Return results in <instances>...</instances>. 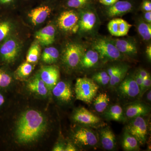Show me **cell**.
Returning a JSON list of instances; mask_svg holds the SVG:
<instances>
[{"label":"cell","instance_id":"d6a6232c","mask_svg":"<svg viewBox=\"0 0 151 151\" xmlns=\"http://www.w3.org/2000/svg\"><path fill=\"white\" fill-rule=\"evenodd\" d=\"M92 79L97 84L106 85L110 83V77L107 72L103 71L95 73L93 76Z\"/></svg>","mask_w":151,"mask_h":151},{"label":"cell","instance_id":"8fae6325","mask_svg":"<svg viewBox=\"0 0 151 151\" xmlns=\"http://www.w3.org/2000/svg\"><path fill=\"white\" fill-rule=\"evenodd\" d=\"M39 76L49 90H51L59 80V70L55 66H45L41 70Z\"/></svg>","mask_w":151,"mask_h":151},{"label":"cell","instance_id":"9a60e30c","mask_svg":"<svg viewBox=\"0 0 151 151\" xmlns=\"http://www.w3.org/2000/svg\"><path fill=\"white\" fill-rule=\"evenodd\" d=\"M55 29L51 25L43 27L35 34L36 39L42 45H48L53 43L55 39Z\"/></svg>","mask_w":151,"mask_h":151},{"label":"cell","instance_id":"83f0119b","mask_svg":"<svg viewBox=\"0 0 151 151\" xmlns=\"http://www.w3.org/2000/svg\"><path fill=\"white\" fill-rule=\"evenodd\" d=\"M12 78L4 68L0 66V89L4 90L12 84Z\"/></svg>","mask_w":151,"mask_h":151},{"label":"cell","instance_id":"277c9868","mask_svg":"<svg viewBox=\"0 0 151 151\" xmlns=\"http://www.w3.org/2000/svg\"><path fill=\"white\" fill-rule=\"evenodd\" d=\"M84 53V47L81 45L69 43L66 45L63 51V60L68 67L74 68L79 65Z\"/></svg>","mask_w":151,"mask_h":151},{"label":"cell","instance_id":"e0dca14e","mask_svg":"<svg viewBox=\"0 0 151 151\" xmlns=\"http://www.w3.org/2000/svg\"><path fill=\"white\" fill-rule=\"evenodd\" d=\"M100 141L102 147L105 150H111L116 147V136L109 127L101 130Z\"/></svg>","mask_w":151,"mask_h":151},{"label":"cell","instance_id":"f546056e","mask_svg":"<svg viewBox=\"0 0 151 151\" xmlns=\"http://www.w3.org/2000/svg\"><path fill=\"white\" fill-rule=\"evenodd\" d=\"M137 30L139 34L144 40L148 41L151 39V23L141 22L138 25Z\"/></svg>","mask_w":151,"mask_h":151},{"label":"cell","instance_id":"3957f363","mask_svg":"<svg viewBox=\"0 0 151 151\" xmlns=\"http://www.w3.org/2000/svg\"><path fill=\"white\" fill-rule=\"evenodd\" d=\"M93 47L98 52L101 59L114 60L121 58V53L114 44L106 40L100 39L95 41Z\"/></svg>","mask_w":151,"mask_h":151},{"label":"cell","instance_id":"f6af8a7d","mask_svg":"<svg viewBox=\"0 0 151 151\" xmlns=\"http://www.w3.org/2000/svg\"><path fill=\"white\" fill-rule=\"evenodd\" d=\"M145 19L147 22L151 23V11L146 12L144 15Z\"/></svg>","mask_w":151,"mask_h":151},{"label":"cell","instance_id":"d6986e66","mask_svg":"<svg viewBox=\"0 0 151 151\" xmlns=\"http://www.w3.org/2000/svg\"><path fill=\"white\" fill-rule=\"evenodd\" d=\"M149 112L147 105L141 103H135L128 105L126 110V116L129 119L145 116Z\"/></svg>","mask_w":151,"mask_h":151},{"label":"cell","instance_id":"ac0fdd59","mask_svg":"<svg viewBox=\"0 0 151 151\" xmlns=\"http://www.w3.org/2000/svg\"><path fill=\"white\" fill-rule=\"evenodd\" d=\"M97 18L94 12L89 11L84 12L78 20L79 29L85 32L91 30L94 27Z\"/></svg>","mask_w":151,"mask_h":151},{"label":"cell","instance_id":"8d00e7d4","mask_svg":"<svg viewBox=\"0 0 151 151\" xmlns=\"http://www.w3.org/2000/svg\"><path fill=\"white\" fill-rule=\"evenodd\" d=\"M120 67L121 66H113L108 68L107 73L110 76V78L119 70Z\"/></svg>","mask_w":151,"mask_h":151},{"label":"cell","instance_id":"f1b7e54d","mask_svg":"<svg viewBox=\"0 0 151 151\" xmlns=\"http://www.w3.org/2000/svg\"><path fill=\"white\" fill-rule=\"evenodd\" d=\"M12 30V24L9 21L0 20V44L8 38Z\"/></svg>","mask_w":151,"mask_h":151},{"label":"cell","instance_id":"1f68e13d","mask_svg":"<svg viewBox=\"0 0 151 151\" xmlns=\"http://www.w3.org/2000/svg\"><path fill=\"white\" fill-rule=\"evenodd\" d=\"M128 70L127 67H120L119 70L110 78V84L114 87L119 84L124 79Z\"/></svg>","mask_w":151,"mask_h":151},{"label":"cell","instance_id":"484cf974","mask_svg":"<svg viewBox=\"0 0 151 151\" xmlns=\"http://www.w3.org/2000/svg\"><path fill=\"white\" fill-rule=\"evenodd\" d=\"M105 116L110 120L120 122L122 121L124 117L123 109L119 105H112L105 113Z\"/></svg>","mask_w":151,"mask_h":151},{"label":"cell","instance_id":"30bf717a","mask_svg":"<svg viewBox=\"0 0 151 151\" xmlns=\"http://www.w3.org/2000/svg\"><path fill=\"white\" fill-rule=\"evenodd\" d=\"M119 84L118 91L124 97L135 98L141 94L140 89L134 78L128 77L122 80Z\"/></svg>","mask_w":151,"mask_h":151},{"label":"cell","instance_id":"7a4b0ae2","mask_svg":"<svg viewBox=\"0 0 151 151\" xmlns=\"http://www.w3.org/2000/svg\"><path fill=\"white\" fill-rule=\"evenodd\" d=\"M99 89V85L93 79L86 77L78 78L75 86L76 99L87 104H91Z\"/></svg>","mask_w":151,"mask_h":151},{"label":"cell","instance_id":"44dd1931","mask_svg":"<svg viewBox=\"0 0 151 151\" xmlns=\"http://www.w3.org/2000/svg\"><path fill=\"white\" fill-rule=\"evenodd\" d=\"M113 44L121 53L129 55L137 53V49L136 45L129 40L116 39L113 41Z\"/></svg>","mask_w":151,"mask_h":151},{"label":"cell","instance_id":"8992f818","mask_svg":"<svg viewBox=\"0 0 151 151\" xmlns=\"http://www.w3.org/2000/svg\"><path fill=\"white\" fill-rule=\"evenodd\" d=\"M126 127L127 132L138 141L139 144L144 145L147 140V125L146 120L142 116L133 118Z\"/></svg>","mask_w":151,"mask_h":151},{"label":"cell","instance_id":"52a82bcc","mask_svg":"<svg viewBox=\"0 0 151 151\" xmlns=\"http://www.w3.org/2000/svg\"><path fill=\"white\" fill-rule=\"evenodd\" d=\"M73 138L76 142L83 147H93L98 143L96 134L91 129L86 127L77 129L73 134Z\"/></svg>","mask_w":151,"mask_h":151},{"label":"cell","instance_id":"ee69618b","mask_svg":"<svg viewBox=\"0 0 151 151\" xmlns=\"http://www.w3.org/2000/svg\"><path fill=\"white\" fill-rule=\"evenodd\" d=\"M138 73L143 78V80L145 79L148 76L149 74H150L147 72V71H146L145 70H143V69H141V70H140Z\"/></svg>","mask_w":151,"mask_h":151},{"label":"cell","instance_id":"ba28073f","mask_svg":"<svg viewBox=\"0 0 151 151\" xmlns=\"http://www.w3.org/2000/svg\"><path fill=\"white\" fill-rule=\"evenodd\" d=\"M73 118L75 122L89 127H97L101 123L100 117L83 107L75 111Z\"/></svg>","mask_w":151,"mask_h":151},{"label":"cell","instance_id":"603a6c76","mask_svg":"<svg viewBox=\"0 0 151 151\" xmlns=\"http://www.w3.org/2000/svg\"><path fill=\"white\" fill-rule=\"evenodd\" d=\"M138 141L130 133L126 131L123 137L122 147L125 150H138L139 149Z\"/></svg>","mask_w":151,"mask_h":151},{"label":"cell","instance_id":"4316f807","mask_svg":"<svg viewBox=\"0 0 151 151\" xmlns=\"http://www.w3.org/2000/svg\"><path fill=\"white\" fill-rule=\"evenodd\" d=\"M40 53V47L39 43L35 42L29 50L26 56V62L35 63L37 62Z\"/></svg>","mask_w":151,"mask_h":151},{"label":"cell","instance_id":"b9f144b4","mask_svg":"<svg viewBox=\"0 0 151 151\" xmlns=\"http://www.w3.org/2000/svg\"><path fill=\"white\" fill-rule=\"evenodd\" d=\"M76 148L75 146L71 143H68L67 145L65 147V151H76Z\"/></svg>","mask_w":151,"mask_h":151},{"label":"cell","instance_id":"7bdbcfd3","mask_svg":"<svg viewBox=\"0 0 151 151\" xmlns=\"http://www.w3.org/2000/svg\"><path fill=\"white\" fill-rule=\"evenodd\" d=\"M53 151H65V147L61 144H58L55 146L52 150Z\"/></svg>","mask_w":151,"mask_h":151},{"label":"cell","instance_id":"836d02e7","mask_svg":"<svg viewBox=\"0 0 151 151\" xmlns=\"http://www.w3.org/2000/svg\"><path fill=\"white\" fill-rule=\"evenodd\" d=\"M90 1L91 0H67L66 5L72 8H81L88 4Z\"/></svg>","mask_w":151,"mask_h":151},{"label":"cell","instance_id":"f35d334b","mask_svg":"<svg viewBox=\"0 0 151 151\" xmlns=\"http://www.w3.org/2000/svg\"><path fill=\"white\" fill-rule=\"evenodd\" d=\"M15 0H0V8L8 6L13 4Z\"/></svg>","mask_w":151,"mask_h":151},{"label":"cell","instance_id":"7c38bea8","mask_svg":"<svg viewBox=\"0 0 151 151\" xmlns=\"http://www.w3.org/2000/svg\"><path fill=\"white\" fill-rule=\"evenodd\" d=\"M132 25L126 21L120 18L111 20L108 25V31L111 35L116 37L127 35Z\"/></svg>","mask_w":151,"mask_h":151},{"label":"cell","instance_id":"e575fe53","mask_svg":"<svg viewBox=\"0 0 151 151\" xmlns=\"http://www.w3.org/2000/svg\"><path fill=\"white\" fill-rule=\"evenodd\" d=\"M135 81L137 82V84L141 90V94L143 93L144 91V84H143V78L140 76L138 73L135 76L134 78Z\"/></svg>","mask_w":151,"mask_h":151},{"label":"cell","instance_id":"ffe728a7","mask_svg":"<svg viewBox=\"0 0 151 151\" xmlns=\"http://www.w3.org/2000/svg\"><path fill=\"white\" fill-rule=\"evenodd\" d=\"M27 88L30 92L41 96H45L48 93L49 89L39 75L29 81L27 84Z\"/></svg>","mask_w":151,"mask_h":151},{"label":"cell","instance_id":"5bb4252c","mask_svg":"<svg viewBox=\"0 0 151 151\" xmlns=\"http://www.w3.org/2000/svg\"><path fill=\"white\" fill-rule=\"evenodd\" d=\"M133 8V4L130 1H118L112 5L108 6L106 12L108 17H114L127 14L132 11Z\"/></svg>","mask_w":151,"mask_h":151},{"label":"cell","instance_id":"bcb514c9","mask_svg":"<svg viewBox=\"0 0 151 151\" xmlns=\"http://www.w3.org/2000/svg\"><path fill=\"white\" fill-rule=\"evenodd\" d=\"M146 53H147L149 59L150 60L151 59V46L150 45L147 47V49H146Z\"/></svg>","mask_w":151,"mask_h":151},{"label":"cell","instance_id":"9c48e42d","mask_svg":"<svg viewBox=\"0 0 151 151\" xmlns=\"http://www.w3.org/2000/svg\"><path fill=\"white\" fill-rule=\"evenodd\" d=\"M79 18L76 12L72 10L63 12L58 19V24L62 30L68 32L73 30L78 24Z\"/></svg>","mask_w":151,"mask_h":151},{"label":"cell","instance_id":"ab89813d","mask_svg":"<svg viewBox=\"0 0 151 151\" xmlns=\"http://www.w3.org/2000/svg\"><path fill=\"white\" fill-rule=\"evenodd\" d=\"M100 3L104 5L110 6L115 4L119 0H98Z\"/></svg>","mask_w":151,"mask_h":151},{"label":"cell","instance_id":"d590c367","mask_svg":"<svg viewBox=\"0 0 151 151\" xmlns=\"http://www.w3.org/2000/svg\"><path fill=\"white\" fill-rule=\"evenodd\" d=\"M142 8L145 12L151 11V3L150 1L145 0L143 2Z\"/></svg>","mask_w":151,"mask_h":151},{"label":"cell","instance_id":"4fadbf2b","mask_svg":"<svg viewBox=\"0 0 151 151\" xmlns=\"http://www.w3.org/2000/svg\"><path fill=\"white\" fill-rule=\"evenodd\" d=\"M52 90L55 97L62 102H69L73 97L70 85L65 81L58 82Z\"/></svg>","mask_w":151,"mask_h":151},{"label":"cell","instance_id":"2e32d148","mask_svg":"<svg viewBox=\"0 0 151 151\" xmlns=\"http://www.w3.org/2000/svg\"><path fill=\"white\" fill-rule=\"evenodd\" d=\"M51 12V9L48 6L42 5L32 9L28 16L33 24L36 25L45 22Z\"/></svg>","mask_w":151,"mask_h":151},{"label":"cell","instance_id":"cb8c5ba5","mask_svg":"<svg viewBox=\"0 0 151 151\" xmlns=\"http://www.w3.org/2000/svg\"><path fill=\"white\" fill-rule=\"evenodd\" d=\"M59 56L58 50L53 47L45 49L42 55V59L45 63L52 64L56 62Z\"/></svg>","mask_w":151,"mask_h":151},{"label":"cell","instance_id":"74e56055","mask_svg":"<svg viewBox=\"0 0 151 151\" xmlns=\"http://www.w3.org/2000/svg\"><path fill=\"white\" fill-rule=\"evenodd\" d=\"M143 84H144V90L145 89H149L151 86V78L150 74L148 76L143 80Z\"/></svg>","mask_w":151,"mask_h":151},{"label":"cell","instance_id":"5b68a950","mask_svg":"<svg viewBox=\"0 0 151 151\" xmlns=\"http://www.w3.org/2000/svg\"><path fill=\"white\" fill-rule=\"evenodd\" d=\"M20 47L15 40L8 38L0 44V62L9 64L14 62L18 55Z\"/></svg>","mask_w":151,"mask_h":151},{"label":"cell","instance_id":"6da1fadb","mask_svg":"<svg viewBox=\"0 0 151 151\" xmlns=\"http://www.w3.org/2000/svg\"><path fill=\"white\" fill-rule=\"evenodd\" d=\"M46 127V119L42 113L36 110H27L22 114L17 123V140L21 144L32 142L43 134Z\"/></svg>","mask_w":151,"mask_h":151},{"label":"cell","instance_id":"7402d4cb","mask_svg":"<svg viewBox=\"0 0 151 151\" xmlns=\"http://www.w3.org/2000/svg\"><path fill=\"white\" fill-rule=\"evenodd\" d=\"M99 58V55L96 50H88L84 52L79 65L84 69L91 68L97 64Z\"/></svg>","mask_w":151,"mask_h":151},{"label":"cell","instance_id":"7dc6e473","mask_svg":"<svg viewBox=\"0 0 151 151\" xmlns=\"http://www.w3.org/2000/svg\"><path fill=\"white\" fill-rule=\"evenodd\" d=\"M147 100H148L149 101L151 102V90H150V91L148 92V93L147 94Z\"/></svg>","mask_w":151,"mask_h":151},{"label":"cell","instance_id":"60d3db41","mask_svg":"<svg viewBox=\"0 0 151 151\" xmlns=\"http://www.w3.org/2000/svg\"><path fill=\"white\" fill-rule=\"evenodd\" d=\"M0 89V110L4 106L6 102L5 95Z\"/></svg>","mask_w":151,"mask_h":151},{"label":"cell","instance_id":"d4e9b609","mask_svg":"<svg viewBox=\"0 0 151 151\" xmlns=\"http://www.w3.org/2000/svg\"><path fill=\"white\" fill-rule=\"evenodd\" d=\"M110 98L106 93H101L97 95L94 103L95 110L99 113L104 112L107 109Z\"/></svg>","mask_w":151,"mask_h":151},{"label":"cell","instance_id":"4dcf8cb0","mask_svg":"<svg viewBox=\"0 0 151 151\" xmlns=\"http://www.w3.org/2000/svg\"><path fill=\"white\" fill-rule=\"evenodd\" d=\"M33 70L32 65L29 63H24L20 65L16 71V75L20 78H27Z\"/></svg>","mask_w":151,"mask_h":151}]
</instances>
